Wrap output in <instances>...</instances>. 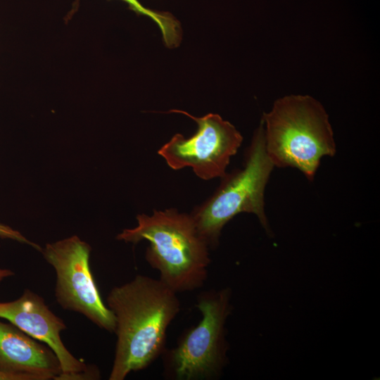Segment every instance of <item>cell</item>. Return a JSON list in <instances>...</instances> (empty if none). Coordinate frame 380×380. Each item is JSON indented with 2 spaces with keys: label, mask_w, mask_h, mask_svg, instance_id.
Instances as JSON below:
<instances>
[{
  "label": "cell",
  "mask_w": 380,
  "mask_h": 380,
  "mask_svg": "<svg viewBox=\"0 0 380 380\" xmlns=\"http://www.w3.org/2000/svg\"><path fill=\"white\" fill-rule=\"evenodd\" d=\"M261 120L266 152L274 167L296 168L312 181L321 159L336 152L329 115L310 96L280 98Z\"/></svg>",
  "instance_id": "cell-3"
},
{
  "label": "cell",
  "mask_w": 380,
  "mask_h": 380,
  "mask_svg": "<svg viewBox=\"0 0 380 380\" xmlns=\"http://www.w3.org/2000/svg\"><path fill=\"white\" fill-rule=\"evenodd\" d=\"M171 112L186 115L194 120L198 125L197 130L188 138L181 134H175L158 153L173 170L190 167L204 180L223 177L231 158L237 153L243 141L241 133L218 114L208 113L197 118L180 110Z\"/></svg>",
  "instance_id": "cell-7"
},
{
  "label": "cell",
  "mask_w": 380,
  "mask_h": 380,
  "mask_svg": "<svg viewBox=\"0 0 380 380\" xmlns=\"http://www.w3.org/2000/svg\"><path fill=\"white\" fill-rule=\"evenodd\" d=\"M231 300L229 287L198 295L195 305L201 319L180 336L175 346L165 348L161 355L165 379H219L228 362L226 323L232 310Z\"/></svg>",
  "instance_id": "cell-5"
},
{
  "label": "cell",
  "mask_w": 380,
  "mask_h": 380,
  "mask_svg": "<svg viewBox=\"0 0 380 380\" xmlns=\"http://www.w3.org/2000/svg\"><path fill=\"white\" fill-rule=\"evenodd\" d=\"M129 9L138 15L151 18L158 26L166 46H177L182 40V27L179 22L167 12H160L144 7L138 0H121Z\"/></svg>",
  "instance_id": "cell-10"
},
{
  "label": "cell",
  "mask_w": 380,
  "mask_h": 380,
  "mask_svg": "<svg viewBox=\"0 0 380 380\" xmlns=\"http://www.w3.org/2000/svg\"><path fill=\"white\" fill-rule=\"evenodd\" d=\"M137 220L135 227L124 229L116 239L134 244L148 241L146 260L177 293L201 288L208 277L209 247L190 214L169 208L139 214Z\"/></svg>",
  "instance_id": "cell-2"
},
{
  "label": "cell",
  "mask_w": 380,
  "mask_h": 380,
  "mask_svg": "<svg viewBox=\"0 0 380 380\" xmlns=\"http://www.w3.org/2000/svg\"><path fill=\"white\" fill-rule=\"evenodd\" d=\"M15 273L9 269H0V282L6 278L12 277Z\"/></svg>",
  "instance_id": "cell-12"
},
{
  "label": "cell",
  "mask_w": 380,
  "mask_h": 380,
  "mask_svg": "<svg viewBox=\"0 0 380 380\" xmlns=\"http://www.w3.org/2000/svg\"><path fill=\"white\" fill-rule=\"evenodd\" d=\"M0 380H20L18 376L0 372Z\"/></svg>",
  "instance_id": "cell-13"
},
{
  "label": "cell",
  "mask_w": 380,
  "mask_h": 380,
  "mask_svg": "<svg viewBox=\"0 0 380 380\" xmlns=\"http://www.w3.org/2000/svg\"><path fill=\"white\" fill-rule=\"evenodd\" d=\"M274 167L266 152L261 120L246 150L243 167L226 173L214 194L190 213L209 248L218 246L224 225L241 213L255 215L267 234H271L265 210V191Z\"/></svg>",
  "instance_id": "cell-4"
},
{
  "label": "cell",
  "mask_w": 380,
  "mask_h": 380,
  "mask_svg": "<svg viewBox=\"0 0 380 380\" xmlns=\"http://www.w3.org/2000/svg\"><path fill=\"white\" fill-rule=\"evenodd\" d=\"M91 251L89 243L75 235L46 244L41 253L55 270V297L61 308L114 333V315L103 302L90 269Z\"/></svg>",
  "instance_id": "cell-6"
},
{
  "label": "cell",
  "mask_w": 380,
  "mask_h": 380,
  "mask_svg": "<svg viewBox=\"0 0 380 380\" xmlns=\"http://www.w3.org/2000/svg\"><path fill=\"white\" fill-rule=\"evenodd\" d=\"M0 372L20 380H57L61 368L47 345L0 320Z\"/></svg>",
  "instance_id": "cell-9"
},
{
  "label": "cell",
  "mask_w": 380,
  "mask_h": 380,
  "mask_svg": "<svg viewBox=\"0 0 380 380\" xmlns=\"http://www.w3.org/2000/svg\"><path fill=\"white\" fill-rule=\"evenodd\" d=\"M106 302L115 317L117 337L108 379L124 380L161 356L167 329L181 303L177 293L159 279L141 274L114 286Z\"/></svg>",
  "instance_id": "cell-1"
},
{
  "label": "cell",
  "mask_w": 380,
  "mask_h": 380,
  "mask_svg": "<svg viewBox=\"0 0 380 380\" xmlns=\"http://www.w3.org/2000/svg\"><path fill=\"white\" fill-rule=\"evenodd\" d=\"M0 238L12 239L20 243L28 244L40 252L42 249L38 244L26 239L18 231L1 223H0Z\"/></svg>",
  "instance_id": "cell-11"
},
{
  "label": "cell",
  "mask_w": 380,
  "mask_h": 380,
  "mask_svg": "<svg viewBox=\"0 0 380 380\" xmlns=\"http://www.w3.org/2000/svg\"><path fill=\"white\" fill-rule=\"evenodd\" d=\"M0 318L45 343L54 352L61 368L57 380L100 379L96 367L87 366L65 346L61 334L67 328L66 324L37 293L26 289L16 300L0 303Z\"/></svg>",
  "instance_id": "cell-8"
}]
</instances>
